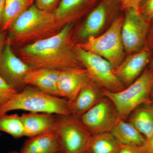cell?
Here are the masks:
<instances>
[{
	"mask_svg": "<svg viewBox=\"0 0 153 153\" xmlns=\"http://www.w3.org/2000/svg\"><path fill=\"white\" fill-rule=\"evenodd\" d=\"M73 28V24H68L54 36L24 46L19 50L21 59L32 68L84 67L72 40Z\"/></svg>",
	"mask_w": 153,
	"mask_h": 153,
	"instance_id": "6da1fadb",
	"label": "cell"
},
{
	"mask_svg": "<svg viewBox=\"0 0 153 153\" xmlns=\"http://www.w3.org/2000/svg\"><path fill=\"white\" fill-rule=\"evenodd\" d=\"M62 28L53 13L41 10L34 4L12 23L7 41L13 46H25L54 36Z\"/></svg>",
	"mask_w": 153,
	"mask_h": 153,
	"instance_id": "7a4b0ae2",
	"label": "cell"
},
{
	"mask_svg": "<svg viewBox=\"0 0 153 153\" xmlns=\"http://www.w3.org/2000/svg\"><path fill=\"white\" fill-rule=\"evenodd\" d=\"M15 110L55 115L71 114L68 100L26 85L5 104L0 106V115Z\"/></svg>",
	"mask_w": 153,
	"mask_h": 153,
	"instance_id": "3957f363",
	"label": "cell"
},
{
	"mask_svg": "<svg viewBox=\"0 0 153 153\" xmlns=\"http://www.w3.org/2000/svg\"><path fill=\"white\" fill-rule=\"evenodd\" d=\"M153 88V71L147 68L138 78L123 90L113 92L103 89V94L114 103L120 118L127 120L138 107L149 102Z\"/></svg>",
	"mask_w": 153,
	"mask_h": 153,
	"instance_id": "277c9868",
	"label": "cell"
},
{
	"mask_svg": "<svg viewBox=\"0 0 153 153\" xmlns=\"http://www.w3.org/2000/svg\"><path fill=\"white\" fill-rule=\"evenodd\" d=\"M123 20L124 16L120 15L102 34L88 38L76 45L85 51L103 57L110 63L114 70L126 57L121 36Z\"/></svg>",
	"mask_w": 153,
	"mask_h": 153,
	"instance_id": "5b68a950",
	"label": "cell"
},
{
	"mask_svg": "<svg viewBox=\"0 0 153 153\" xmlns=\"http://www.w3.org/2000/svg\"><path fill=\"white\" fill-rule=\"evenodd\" d=\"M53 131L60 153H85L92 137L80 120L71 114L57 115Z\"/></svg>",
	"mask_w": 153,
	"mask_h": 153,
	"instance_id": "8992f818",
	"label": "cell"
},
{
	"mask_svg": "<svg viewBox=\"0 0 153 153\" xmlns=\"http://www.w3.org/2000/svg\"><path fill=\"white\" fill-rule=\"evenodd\" d=\"M75 49L82 65L91 79L102 89L116 92L125 88L117 78L108 61L94 53L85 51L76 44Z\"/></svg>",
	"mask_w": 153,
	"mask_h": 153,
	"instance_id": "52a82bcc",
	"label": "cell"
},
{
	"mask_svg": "<svg viewBox=\"0 0 153 153\" xmlns=\"http://www.w3.org/2000/svg\"><path fill=\"white\" fill-rule=\"evenodd\" d=\"M124 11L121 36L125 52L128 55L146 47L150 22L138 9L129 8Z\"/></svg>",
	"mask_w": 153,
	"mask_h": 153,
	"instance_id": "ba28073f",
	"label": "cell"
},
{
	"mask_svg": "<svg viewBox=\"0 0 153 153\" xmlns=\"http://www.w3.org/2000/svg\"><path fill=\"white\" fill-rule=\"evenodd\" d=\"M119 118L114 103L104 96L79 119L91 135H94L111 133Z\"/></svg>",
	"mask_w": 153,
	"mask_h": 153,
	"instance_id": "9c48e42d",
	"label": "cell"
},
{
	"mask_svg": "<svg viewBox=\"0 0 153 153\" xmlns=\"http://www.w3.org/2000/svg\"><path fill=\"white\" fill-rule=\"evenodd\" d=\"M120 4L113 0H100L89 12L77 33V38L86 40L100 35L108 23L116 18Z\"/></svg>",
	"mask_w": 153,
	"mask_h": 153,
	"instance_id": "30bf717a",
	"label": "cell"
},
{
	"mask_svg": "<svg viewBox=\"0 0 153 153\" xmlns=\"http://www.w3.org/2000/svg\"><path fill=\"white\" fill-rule=\"evenodd\" d=\"M32 68L14 53L13 46L7 41L0 56V76L17 92L24 89L25 76Z\"/></svg>",
	"mask_w": 153,
	"mask_h": 153,
	"instance_id": "8fae6325",
	"label": "cell"
},
{
	"mask_svg": "<svg viewBox=\"0 0 153 153\" xmlns=\"http://www.w3.org/2000/svg\"><path fill=\"white\" fill-rule=\"evenodd\" d=\"M152 57V52L146 47L125 57L120 65L114 69L115 74L125 87H127L142 74Z\"/></svg>",
	"mask_w": 153,
	"mask_h": 153,
	"instance_id": "7c38bea8",
	"label": "cell"
},
{
	"mask_svg": "<svg viewBox=\"0 0 153 153\" xmlns=\"http://www.w3.org/2000/svg\"><path fill=\"white\" fill-rule=\"evenodd\" d=\"M91 80L89 73L85 67L60 70L58 81V96L71 102Z\"/></svg>",
	"mask_w": 153,
	"mask_h": 153,
	"instance_id": "4fadbf2b",
	"label": "cell"
},
{
	"mask_svg": "<svg viewBox=\"0 0 153 153\" xmlns=\"http://www.w3.org/2000/svg\"><path fill=\"white\" fill-rule=\"evenodd\" d=\"M100 0H61L53 12L61 28L81 19L98 4Z\"/></svg>",
	"mask_w": 153,
	"mask_h": 153,
	"instance_id": "5bb4252c",
	"label": "cell"
},
{
	"mask_svg": "<svg viewBox=\"0 0 153 153\" xmlns=\"http://www.w3.org/2000/svg\"><path fill=\"white\" fill-rule=\"evenodd\" d=\"M103 96V89L91 80L79 91L73 100L68 101L71 114L80 118Z\"/></svg>",
	"mask_w": 153,
	"mask_h": 153,
	"instance_id": "9a60e30c",
	"label": "cell"
},
{
	"mask_svg": "<svg viewBox=\"0 0 153 153\" xmlns=\"http://www.w3.org/2000/svg\"><path fill=\"white\" fill-rule=\"evenodd\" d=\"M60 71L48 68H31L25 76V85L59 97L58 81Z\"/></svg>",
	"mask_w": 153,
	"mask_h": 153,
	"instance_id": "2e32d148",
	"label": "cell"
},
{
	"mask_svg": "<svg viewBox=\"0 0 153 153\" xmlns=\"http://www.w3.org/2000/svg\"><path fill=\"white\" fill-rule=\"evenodd\" d=\"M57 115L49 113L23 114L21 118L24 126L25 137H32L53 131Z\"/></svg>",
	"mask_w": 153,
	"mask_h": 153,
	"instance_id": "e0dca14e",
	"label": "cell"
},
{
	"mask_svg": "<svg viewBox=\"0 0 153 153\" xmlns=\"http://www.w3.org/2000/svg\"><path fill=\"white\" fill-rule=\"evenodd\" d=\"M127 120L143 136L146 140L153 136V104L144 103L138 107Z\"/></svg>",
	"mask_w": 153,
	"mask_h": 153,
	"instance_id": "ac0fdd59",
	"label": "cell"
},
{
	"mask_svg": "<svg viewBox=\"0 0 153 153\" xmlns=\"http://www.w3.org/2000/svg\"><path fill=\"white\" fill-rule=\"evenodd\" d=\"M29 138L23 145L19 153H59L58 141L53 131Z\"/></svg>",
	"mask_w": 153,
	"mask_h": 153,
	"instance_id": "d6986e66",
	"label": "cell"
},
{
	"mask_svg": "<svg viewBox=\"0 0 153 153\" xmlns=\"http://www.w3.org/2000/svg\"><path fill=\"white\" fill-rule=\"evenodd\" d=\"M121 145L142 146L146 139L133 125L127 120L119 118L111 132Z\"/></svg>",
	"mask_w": 153,
	"mask_h": 153,
	"instance_id": "ffe728a7",
	"label": "cell"
},
{
	"mask_svg": "<svg viewBox=\"0 0 153 153\" xmlns=\"http://www.w3.org/2000/svg\"><path fill=\"white\" fill-rule=\"evenodd\" d=\"M122 145L111 133L92 135L85 153H117Z\"/></svg>",
	"mask_w": 153,
	"mask_h": 153,
	"instance_id": "44dd1931",
	"label": "cell"
},
{
	"mask_svg": "<svg viewBox=\"0 0 153 153\" xmlns=\"http://www.w3.org/2000/svg\"><path fill=\"white\" fill-rule=\"evenodd\" d=\"M34 4V0H5L1 31H7L13 23Z\"/></svg>",
	"mask_w": 153,
	"mask_h": 153,
	"instance_id": "7402d4cb",
	"label": "cell"
},
{
	"mask_svg": "<svg viewBox=\"0 0 153 153\" xmlns=\"http://www.w3.org/2000/svg\"><path fill=\"white\" fill-rule=\"evenodd\" d=\"M0 131L9 134L15 139L25 137L21 115L7 113L0 115Z\"/></svg>",
	"mask_w": 153,
	"mask_h": 153,
	"instance_id": "603a6c76",
	"label": "cell"
},
{
	"mask_svg": "<svg viewBox=\"0 0 153 153\" xmlns=\"http://www.w3.org/2000/svg\"><path fill=\"white\" fill-rule=\"evenodd\" d=\"M17 92L0 76V106L5 104Z\"/></svg>",
	"mask_w": 153,
	"mask_h": 153,
	"instance_id": "cb8c5ba5",
	"label": "cell"
},
{
	"mask_svg": "<svg viewBox=\"0 0 153 153\" xmlns=\"http://www.w3.org/2000/svg\"><path fill=\"white\" fill-rule=\"evenodd\" d=\"M138 10L149 22L153 20V0H143Z\"/></svg>",
	"mask_w": 153,
	"mask_h": 153,
	"instance_id": "d4e9b609",
	"label": "cell"
},
{
	"mask_svg": "<svg viewBox=\"0 0 153 153\" xmlns=\"http://www.w3.org/2000/svg\"><path fill=\"white\" fill-rule=\"evenodd\" d=\"M61 0H35V5L41 10L53 13Z\"/></svg>",
	"mask_w": 153,
	"mask_h": 153,
	"instance_id": "484cf974",
	"label": "cell"
},
{
	"mask_svg": "<svg viewBox=\"0 0 153 153\" xmlns=\"http://www.w3.org/2000/svg\"><path fill=\"white\" fill-rule=\"evenodd\" d=\"M143 0H122L120 4V10H125L129 8L138 9Z\"/></svg>",
	"mask_w": 153,
	"mask_h": 153,
	"instance_id": "4316f807",
	"label": "cell"
},
{
	"mask_svg": "<svg viewBox=\"0 0 153 153\" xmlns=\"http://www.w3.org/2000/svg\"><path fill=\"white\" fill-rule=\"evenodd\" d=\"M117 153H143L141 148L135 145H122Z\"/></svg>",
	"mask_w": 153,
	"mask_h": 153,
	"instance_id": "83f0119b",
	"label": "cell"
},
{
	"mask_svg": "<svg viewBox=\"0 0 153 153\" xmlns=\"http://www.w3.org/2000/svg\"><path fill=\"white\" fill-rule=\"evenodd\" d=\"M146 47L149 49L153 56V20L150 22Z\"/></svg>",
	"mask_w": 153,
	"mask_h": 153,
	"instance_id": "f1b7e54d",
	"label": "cell"
},
{
	"mask_svg": "<svg viewBox=\"0 0 153 153\" xmlns=\"http://www.w3.org/2000/svg\"><path fill=\"white\" fill-rule=\"evenodd\" d=\"M143 153H153V136L146 140L145 144L141 146Z\"/></svg>",
	"mask_w": 153,
	"mask_h": 153,
	"instance_id": "f546056e",
	"label": "cell"
},
{
	"mask_svg": "<svg viewBox=\"0 0 153 153\" xmlns=\"http://www.w3.org/2000/svg\"><path fill=\"white\" fill-rule=\"evenodd\" d=\"M7 41V31H0V56L1 55Z\"/></svg>",
	"mask_w": 153,
	"mask_h": 153,
	"instance_id": "4dcf8cb0",
	"label": "cell"
},
{
	"mask_svg": "<svg viewBox=\"0 0 153 153\" xmlns=\"http://www.w3.org/2000/svg\"><path fill=\"white\" fill-rule=\"evenodd\" d=\"M5 0H0V31L1 29L2 21L3 10Z\"/></svg>",
	"mask_w": 153,
	"mask_h": 153,
	"instance_id": "1f68e13d",
	"label": "cell"
},
{
	"mask_svg": "<svg viewBox=\"0 0 153 153\" xmlns=\"http://www.w3.org/2000/svg\"><path fill=\"white\" fill-rule=\"evenodd\" d=\"M148 68L153 71V56L151 59L149 64L148 65Z\"/></svg>",
	"mask_w": 153,
	"mask_h": 153,
	"instance_id": "d6a6232c",
	"label": "cell"
},
{
	"mask_svg": "<svg viewBox=\"0 0 153 153\" xmlns=\"http://www.w3.org/2000/svg\"><path fill=\"white\" fill-rule=\"evenodd\" d=\"M149 102L153 104V88L151 92L150 97V101Z\"/></svg>",
	"mask_w": 153,
	"mask_h": 153,
	"instance_id": "836d02e7",
	"label": "cell"
},
{
	"mask_svg": "<svg viewBox=\"0 0 153 153\" xmlns=\"http://www.w3.org/2000/svg\"><path fill=\"white\" fill-rule=\"evenodd\" d=\"M6 153H19V152H17V151H10V152H7Z\"/></svg>",
	"mask_w": 153,
	"mask_h": 153,
	"instance_id": "e575fe53",
	"label": "cell"
},
{
	"mask_svg": "<svg viewBox=\"0 0 153 153\" xmlns=\"http://www.w3.org/2000/svg\"><path fill=\"white\" fill-rule=\"evenodd\" d=\"M113 1H115L117 2L118 3H119L121 4V2L122 0H113Z\"/></svg>",
	"mask_w": 153,
	"mask_h": 153,
	"instance_id": "d590c367",
	"label": "cell"
},
{
	"mask_svg": "<svg viewBox=\"0 0 153 153\" xmlns=\"http://www.w3.org/2000/svg\"><path fill=\"white\" fill-rule=\"evenodd\" d=\"M1 134H0V137H1Z\"/></svg>",
	"mask_w": 153,
	"mask_h": 153,
	"instance_id": "8d00e7d4",
	"label": "cell"
},
{
	"mask_svg": "<svg viewBox=\"0 0 153 153\" xmlns=\"http://www.w3.org/2000/svg\"></svg>",
	"mask_w": 153,
	"mask_h": 153,
	"instance_id": "74e56055",
	"label": "cell"
}]
</instances>
